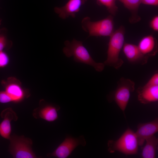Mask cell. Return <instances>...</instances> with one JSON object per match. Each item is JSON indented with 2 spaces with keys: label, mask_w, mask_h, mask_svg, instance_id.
<instances>
[{
  "label": "cell",
  "mask_w": 158,
  "mask_h": 158,
  "mask_svg": "<svg viewBox=\"0 0 158 158\" xmlns=\"http://www.w3.org/2000/svg\"><path fill=\"white\" fill-rule=\"evenodd\" d=\"M12 102V100L5 91H0V102L2 103H6Z\"/></svg>",
  "instance_id": "21"
},
{
  "label": "cell",
  "mask_w": 158,
  "mask_h": 158,
  "mask_svg": "<svg viewBox=\"0 0 158 158\" xmlns=\"http://www.w3.org/2000/svg\"><path fill=\"white\" fill-rule=\"evenodd\" d=\"M145 141L146 144L142 150V157L155 158L158 148V138L154 135L146 139Z\"/></svg>",
  "instance_id": "16"
},
{
  "label": "cell",
  "mask_w": 158,
  "mask_h": 158,
  "mask_svg": "<svg viewBox=\"0 0 158 158\" xmlns=\"http://www.w3.org/2000/svg\"><path fill=\"white\" fill-rule=\"evenodd\" d=\"M1 18H0V25H1Z\"/></svg>",
  "instance_id": "25"
},
{
  "label": "cell",
  "mask_w": 158,
  "mask_h": 158,
  "mask_svg": "<svg viewBox=\"0 0 158 158\" xmlns=\"http://www.w3.org/2000/svg\"><path fill=\"white\" fill-rule=\"evenodd\" d=\"M141 3L157 6L158 5V0H141Z\"/></svg>",
  "instance_id": "24"
},
{
  "label": "cell",
  "mask_w": 158,
  "mask_h": 158,
  "mask_svg": "<svg viewBox=\"0 0 158 158\" xmlns=\"http://www.w3.org/2000/svg\"><path fill=\"white\" fill-rule=\"evenodd\" d=\"M156 85H158V73L154 74L146 84L143 86L149 87Z\"/></svg>",
  "instance_id": "22"
},
{
  "label": "cell",
  "mask_w": 158,
  "mask_h": 158,
  "mask_svg": "<svg viewBox=\"0 0 158 158\" xmlns=\"http://www.w3.org/2000/svg\"><path fill=\"white\" fill-rule=\"evenodd\" d=\"M142 53L149 58L155 56L158 52V44L156 39L152 35L143 37L138 46Z\"/></svg>",
  "instance_id": "14"
},
{
  "label": "cell",
  "mask_w": 158,
  "mask_h": 158,
  "mask_svg": "<svg viewBox=\"0 0 158 158\" xmlns=\"http://www.w3.org/2000/svg\"><path fill=\"white\" fill-rule=\"evenodd\" d=\"M121 2L124 6L130 12L131 16L129 21L131 23H134L140 20V17L138 15V9L141 0H116Z\"/></svg>",
  "instance_id": "17"
},
{
  "label": "cell",
  "mask_w": 158,
  "mask_h": 158,
  "mask_svg": "<svg viewBox=\"0 0 158 158\" xmlns=\"http://www.w3.org/2000/svg\"><path fill=\"white\" fill-rule=\"evenodd\" d=\"M134 82L129 79L121 78L117 82V88L113 92L112 99L124 112L129 102L130 94L135 89Z\"/></svg>",
  "instance_id": "6"
},
{
  "label": "cell",
  "mask_w": 158,
  "mask_h": 158,
  "mask_svg": "<svg viewBox=\"0 0 158 158\" xmlns=\"http://www.w3.org/2000/svg\"><path fill=\"white\" fill-rule=\"evenodd\" d=\"M1 116L4 119L0 123V135L2 138L9 140L11 131V122L12 120L16 121L18 117L11 108L4 110L1 112Z\"/></svg>",
  "instance_id": "13"
},
{
  "label": "cell",
  "mask_w": 158,
  "mask_h": 158,
  "mask_svg": "<svg viewBox=\"0 0 158 158\" xmlns=\"http://www.w3.org/2000/svg\"><path fill=\"white\" fill-rule=\"evenodd\" d=\"M137 92L138 100L142 104H147L158 100V85L140 87Z\"/></svg>",
  "instance_id": "15"
},
{
  "label": "cell",
  "mask_w": 158,
  "mask_h": 158,
  "mask_svg": "<svg viewBox=\"0 0 158 158\" xmlns=\"http://www.w3.org/2000/svg\"><path fill=\"white\" fill-rule=\"evenodd\" d=\"M123 50L129 62L142 65L147 63L149 58L142 53L138 46L125 42L123 47Z\"/></svg>",
  "instance_id": "12"
},
{
  "label": "cell",
  "mask_w": 158,
  "mask_h": 158,
  "mask_svg": "<svg viewBox=\"0 0 158 158\" xmlns=\"http://www.w3.org/2000/svg\"><path fill=\"white\" fill-rule=\"evenodd\" d=\"M6 32L4 28L0 30V51L10 49L12 45L11 41L7 38Z\"/></svg>",
  "instance_id": "19"
},
{
  "label": "cell",
  "mask_w": 158,
  "mask_h": 158,
  "mask_svg": "<svg viewBox=\"0 0 158 158\" xmlns=\"http://www.w3.org/2000/svg\"><path fill=\"white\" fill-rule=\"evenodd\" d=\"M9 151L15 158H37L32 149V141L24 135L11 136Z\"/></svg>",
  "instance_id": "5"
},
{
  "label": "cell",
  "mask_w": 158,
  "mask_h": 158,
  "mask_svg": "<svg viewBox=\"0 0 158 158\" xmlns=\"http://www.w3.org/2000/svg\"><path fill=\"white\" fill-rule=\"evenodd\" d=\"M83 30L89 37H110L114 31L113 17L110 15L102 19L92 21L90 18H83L81 22Z\"/></svg>",
  "instance_id": "4"
},
{
  "label": "cell",
  "mask_w": 158,
  "mask_h": 158,
  "mask_svg": "<svg viewBox=\"0 0 158 158\" xmlns=\"http://www.w3.org/2000/svg\"><path fill=\"white\" fill-rule=\"evenodd\" d=\"M9 62L8 54L4 51H0V68L6 67Z\"/></svg>",
  "instance_id": "20"
},
{
  "label": "cell",
  "mask_w": 158,
  "mask_h": 158,
  "mask_svg": "<svg viewBox=\"0 0 158 158\" xmlns=\"http://www.w3.org/2000/svg\"><path fill=\"white\" fill-rule=\"evenodd\" d=\"M1 83L4 87V91L11 97L12 102H20L27 95L20 82L15 78H10L2 81Z\"/></svg>",
  "instance_id": "10"
},
{
  "label": "cell",
  "mask_w": 158,
  "mask_h": 158,
  "mask_svg": "<svg viewBox=\"0 0 158 158\" xmlns=\"http://www.w3.org/2000/svg\"><path fill=\"white\" fill-rule=\"evenodd\" d=\"M60 109V107L58 105L42 100L39 107L34 110L33 115L37 119L41 118L48 122H53L58 119L57 112Z\"/></svg>",
  "instance_id": "8"
},
{
  "label": "cell",
  "mask_w": 158,
  "mask_h": 158,
  "mask_svg": "<svg viewBox=\"0 0 158 158\" xmlns=\"http://www.w3.org/2000/svg\"><path fill=\"white\" fill-rule=\"evenodd\" d=\"M96 1L98 5L105 7L111 15H116L118 10L116 0H96Z\"/></svg>",
  "instance_id": "18"
},
{
  "label": "cell",
  "mask_w": 158,
  "mask_h": 158,
  "mask_svg": "<svg viewBox=\"0 0 158 158\" xmlns=\"http://www.w3.org/2000/svg\"><path fill=\"white\" fill-rule=\"evenodd\" d=\"M64 44L63 52L67 57L73 56L75 62L90 65L98 72H102L104 69L105 65L104 63L95 61L83 45L82 41L74 39L71 41L66 40Z\"/></svg>",
  "instance_id": "1"
},
{
  "label": "cell",
  "mask_w": 158,
  "mask_h": 158,
  "mask_svg": "<svg viewBox=\"0 0 158 158\" xmlns=\"http://www.w3.org/2000/svg\"><path fill=\"white\" fill-rule=\"evenodd\" d=\"M150 25V28L154 31H158V16H154L151 20Z\"/></svg>",
  "instance_id": "23"
},
{
  "label": "cell",
  "mask_w": 158,
  "mask_h": 158,
  "mask_svg": "<svg viewBox=\"0 0 158 158\" xmlns=\"http://www.w3.org/2000/svg\"><path fill=\"white\" fill-rule=\"evenodd\" d=\"M125 34L124 27L122 25L110 36L107 58L103 63L105 65L118 69L123 64L124 61L119 55L125 43Z\"/></svg>",
  "instance_id": "2"
},
{
  "label": "cell",
  "mask_w": 158,
  "mask_h": 158,
  "mask_svg": "<svg viewBox=\"0 0 158 158\" xmlns=\"http://www.w3.org/2000/svg\"><path fill=\"white\" fill-rule=\"evenodd\" d=\"M87 1V0H68L63 6L55 7L54 10L62 19H66L69 17L75 18L76 13L80 11L82 6Z\"/></svg>",
  "instance_id": "9"
},
{
  "label": "cell",
  "mask_w": 158,
  "mask_h": 158,
  "mask_svg": "<svg viewBox=\"0 0 158 158\" xmlns=\"http://www.w3.org/2000/svg\"><path fill=\"white\" fill-rule=\"evenodd\" d=\"M138 146L135 133L129 128L118 140H109L107 143L108 150L110 153L118 151L126 155L137 154Z\"/></svg>",
  "instance_id": "3"
},
{
  "label": "cell",
  "mask_w": 158,
  "mask_h": 158,
  "mask_svg": "<svg viewBox=\"0 0 158 158\" xmlns=\"http://www.w3.org/2000/svg\"><path fill=\"white\" fill-rule=\"evenodd\" d=\"M158 131V118L151 121L139 124L135 133L139 146H142L146 139L154 135Z\"/></svg>",
  "instance_id": "11"
},
{
  "label": "cell",
  "mask_w": 158,
  "mask_h": 158,
  "mask_svg": "<svg viewBox=\"0 0 158 158\" xmlns=\"http://www.w3.org/2000/svg\"><path fill=\"white\" fill-rule=\"evenodd\" d=\"M86 144V142L83 135L74 138L68 135L52 152L47 154V156L58 158H67L78 146L81 145L85 146Z\"/></svg>",
  "instance_id": "7"
}]
</instances>
